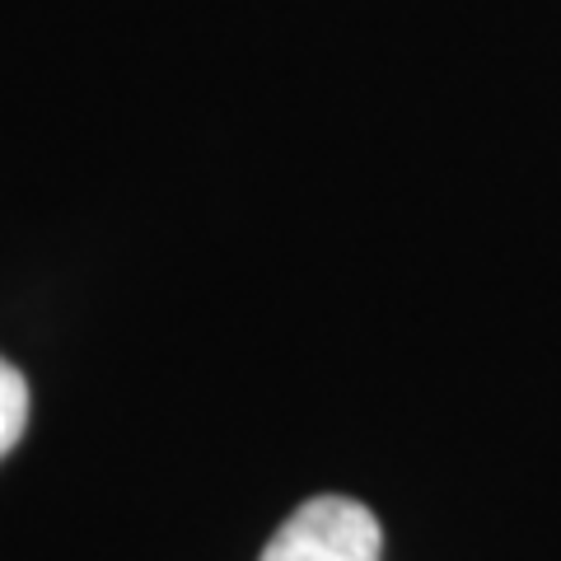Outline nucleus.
Here are the masks:
<instances>
[{
    "instance_id": "1",
    "label": "nucleus",
    "mask_w": 561,
    "mask_h": 561,
    "mask_svg": "<svg viewBox=\"0 0 561 561\" xmlns=\"http://www.w3.org/2000/svg\"><path fill=\"white\" fill-rule=\"evenodd\" d=\"M383 534L375 511L351 496H313L272 534L257 561H379Z\"/></svg>"
},
{
    "instance_id": "2",
    "label": "nucleus",
    "mask_w": 561,
    "mask_h": 561,
    "mask_svg": "<svg viewBox=\"0 0 561 561\" xmlns=\"http://www.w3.org/2000/svg\"><path fill=\"white\" fill-rule=\"evenodd\" d=\"M24 426H28V383L5 356H0V459L20 445Z\"/></svg>"
}]
</instances>
